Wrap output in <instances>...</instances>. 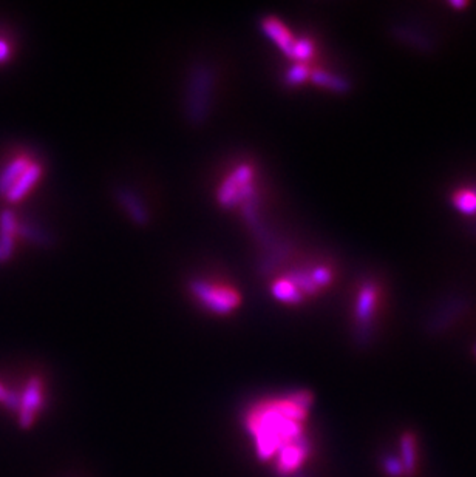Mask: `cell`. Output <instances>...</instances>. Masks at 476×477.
I'll use <instances>...</instances> for the list:
<instances>
[{"mask_svg":"<svg viewBox=\"0 0 476 477\" xmlns=\"http://www.w3.org/2000/svg\"><path fill=\"white\" fill-rule=\"evenodd\" d=\"M311 405V393L294 391L260 398L245 413L243 423L257 457L271 464L279 477L297 473L311 456L306 434Z\"/></svg>","mask_w":476,"mask_h":477,"instance_id":"6da1fadb","label":"cell"},{"mask_svg":"<svg viewBox=\"0 0 476 477\" xmlns=\"http://www.w3.org/2000/svg\"><path fill=\"white\" fill-rule=\"evenodd\" d=\"M214 94V72L203 62L195 64L189 73L186 115L192 125H203L209 116Z\"/></svg>","mask_w":476,"mask_h":477,"instance_id":"7a4b0ae2","label":"cell"},{"mask_svg":"<svg viewBox=\"0 0 476 477\" xmlns=\"http://www.w3.org/2000/svg\"><path fill=\"white\" fill-rule=\"evenodd\" d=\"M45 383L40 377L34 376L25 381L23 388L19 391L10 389V398H8L5 408L16 415L17 423L23 430H28L39 419L42 410L45 408Z\"/></svg>","mask_w":476,"mask_h":477,"instance_id":"3957f363","label":"cell"},{"mask_svg":"<svg viewBox=\"0 0 476 477\" xmlns=\"http://www.w3.org/2000/svg\"><path fill=\"white\" fill-rule=\"evenodd\" d=\"M257 195V189L254 186V169L249 164H240L218 187L216 201L223 209H233V207L241 206Z\"/></svg>","mask_w":476,"mask_h":477,"instance_id":"277c9868","label":"cell"},{"mask_svg":"<svg viewBox=\"0 0 476 477\" xmlns=\"http://www.w3.org/2000/svg\"><path fill=\"white\" fill-rule=\"evenodd\" d=\"M189 289L207 310L216 315L231 314L241 303L240 293L229 286H216L206 280H192L189 283Z\"/></svg>","mask_w":476,"mask_h":477,"instance_id":"5b68a950","label":"cell"},{"mask_svg":"<svg viewBox=\"0 0 476 477\" xmlns=\"http://www.w3.org/2000/svg\"><path fill=\"white\" fill-rule=\"evenodd\" d=\"M241 215L249 225L250 232L254 233V237L262 242L263 246L271 247L274 245V240L270 235V232L265 228V224L260 218V212H258V195L248 199L243 204H241Z\"/></svg>","mask_w":476,"mask_h":477,"instance_id":"8992f818","label":"cell"},{"mask_svg":"<svg viewBox=\"0 0 476 477\" xmlns=\"http://www.w3.org/2000/svg\"><path fill=\"white\" fill-rule=\"evenodd\" d=\"M262 30L265 33V36L272 40L277 48H279L284 56H288L291 59L292 47L296 40H294L292 34L287 28V25L280 22L279 19H275V17H266L262 22Z\"/></svg>","mask_w":476,"mask_h":477,"instance_id":"52a82bcc","label":"cell"},{"mask_svg":"<svg viewBox=\"0 0 476 477\" xmlns=\"http://www.w3.org/2000/svg\"><path fill=\"white\" fill-rule=\"evenodd\" d=\"M116 201L121 204V207L127 212L135 224L138 225H147L149 224V212H147L145 206L140 199V196L135 195L132 190L128 189H118L116 190Z\"/></svg>","mask_w":476,"mask_h":477,"instance_id":"ba28073f","label":"cell"},{"mask_svg":"<svg viewBox=\"0 0 476 477\" xmlns=\"http://www.w3.org/2000/svg\"><path fill=\"white\" fill-rule=\"evenodd\" d=\"M40 175H42V167L39 166V164L30 162V166L27 167V170L22 173L21 178L17 179L14 186L6 192V195H5L6 201L17 203V201H21V199H23L25 195H27L30 190L33 189V186L38 183Z\"/></svg>","mask_w":476,"mask_h":477,"instance_id":"9c48e42d","label":"cell"},{"mask_svg":"<svg viewBox=\"0 0 476 477\" xmlns=\"http://www.w3.org/2000/svg\"><path fill=\"white\" fill-rule=\"evenodd\" d=\"M271 293L277 301H282L284 305H300L305 300L303 293L284 276L271 284Z\"/></svg>","mask_w":476,"mask_h":477,"instance_id":"30bf717a","label":"cell"},{"mask_svg":"<svg viewBox=\"0 0 476 477\" xmlns=\"http://www.w3.org/2000/svg\"><path fill=\"white\" fill-rule=\"evenodd\" d=\"M30 166V161L27 158H17L11 161L8 166L0 173V195H6L17 179L21 178L22 173Z\"/></svg>","mask_w":476,"mask_h":477,"instance_id":"8fae6325","label":"cell"},{"mask_svg":"<svg viewBox=\"0 0 476 477\" xmlns=\"http://www.w3.org/2000/svg\"><path fill=\"white\" fill-rule=\"evenodd\" d=\"M262 259H260L258 264V272L262 275H270L272 274L277 267H279L284 259H287L288 255V246L284 245H272Z\"/></svg>","mask_w":476,"mask_h":477,"instance_id":"7c38bea8","label":"cell"},{"mask_svg":"<svg viewBox=\"0 0 476 477\" xmlns=\"http://www.w3.org/2000/svg\"><path fill=\"white\" fill-rule=\"evenodd\" d=\"M375 300H376V292L373 289V286H370V284L365 286L359 295L358 323L360 325L370 323L371 315H373V310H375Z\"/></svg>","mask_w":476,"mask_h":477,"instance_id":"4fadbf2b","label":"cell"},{"mask_svg":"<svg viewBox=\"0 0 476 477\" xmlns=\"http://www.w3.org/2000/svg\"><path fill=\"white\" fill-rule=\"evenodd\" d=\"M309 77L316 85L323 86V89H328V90H333L336 93H345L350 89L348 82L343 81L342 77L330 74L326 72H313Z\"/></svg>","mask_w":476,"mask_h":477,"instance_id":"5bb4252c","label":"cell"},{"mask_svg":"<svg viewBox=\"0 0 476 477\" xmlns=\"http://www.w3.org/2000/svg\"><path fill=\"white\" fill-rule=\"evenodd\" d=\"M284 279L289 280L296 288L303 293V297L306 295H316L319 292V288L314 284L313 279H311V274L305 271H294L289 272L288 275H284Z\"/></svg>","mask_w":476,"mask_h":477,"instance_id":"9a60e30c","label":"cell"},{"mask_svg":"<svg viewBox=\"0 0 476 477\" xmlns=\"http://www.w3.org/2000/svg\"><path fill=\"white\" fill-rule=\"evenodd\" d=\"M313 42L306 38H301L299 40L294 42V47H292V53H291V59L296 60L297 64H305L313 56Z\"/></svg>","mask_w":476,"mask_h":477,"instance_id":"2e32d148","label":"cell"},{"mask_svg":"<svg viewBox=\"0 0 476 477\" xmlns=\"http://www.w3.org/2000/svg\"><path fill=\"white\" fill-rule=\"evenodd\" d=\"M453 201L456 209L461 211L463 213L476 212V192H472V190H463V192L456 193Z\"/></svg>","mask_w":476,"mask_h":477,"instance_id":"e0dca14e","label":"cell"},{"mask_svg":"<svg viewBox=\"0 0 476 477\" xmlns=\"http://www.w3.org/2000/svg\"><path fill=\"white\" fill-rule=\"evenodd\" d=\"M311 76V72L308 70V67L305 64H294L289 67V70L287 72V76H284V82L288 85H300L305 82L308 77Z\"/></svg>","mask_w":476,"mask_h":477,"instance_id":"ac0fdd59","label":"cell"},{"mask_svg":"<svg viewBox=\"0 0 476 477\" xmlns=\"http://www.w3.org/2000/svg\"><path fill=\"white\" fill-rule=\"evenodd\" d=\"M17 232H19L22 237L28 238L33 242H36V245H40V246L50 245V238L45 235V233L33 229V228H30V225H19V224H17Z\"/></svg>","mask_w":476,"mask_h":477,"instance_id":"d6986e66","label":"cell"},{"mask_svg":"<svg viewBox=\"0 0 476 477\" xmlns=\"http://www.w3.org/2000/svg\"><path fill=\"white\" fill-rule=\"evenodd\" d=\"M14 250V235L0 232V263L8 262Z\"/></svg>","mask_w":476,"mask_h":477,"instance_id":"ffe728a7","label":"cell"},{"mask_svg":"<svg viewBox=\"0 0 476 477\" xmlns=\"http://www.w3.org/2000/svg\"><path fill=\"white\" fill-rule=\"evenodd\" d=\"M309 274H311V279H313L314 284L319 289L325 288V286L330 284L333 280V274L330 269H326V267H316Z\"/></svg>","mask_w":476,"mask_h":477,"instance_id":"44dd1931","label":"cell"},{"mask_svg":"<svg viewBox=\"0 0 476 477\" xmlns=\"http://www.w3.org/2000/svg\"><path fill=\"white\" fill-rule=\"evenodd\" d=\"M0 232L10 233V235H14L17 232L16 215L11 211H4L0 215Z\"/></svg>","mask_w":476,"mask_h":477,"instance_id":"7402d4cb","label":"cell"},{"mask_svg":"<svg viewBox=\"0 0 476 477\" xmlns=\"http://www.w3.org/2000/svg\"><path fill=\"white\" fill-rule=\"evenodd\" d=\"M8 56H10V47L5 40L0 39V62H5Z\"/></svg>","mask_w":476,"mask_h":477,"instance_id":"603a6c76","label":"cell"}]
</instances>
